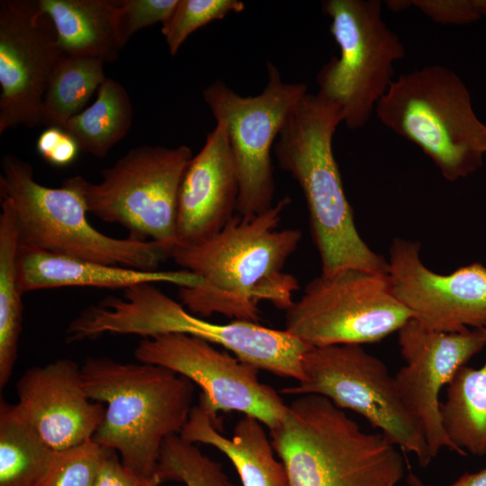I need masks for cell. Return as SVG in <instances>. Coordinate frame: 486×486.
I'll use <instances>...</instances> for the list:
<instances>
[{
    "instance_id": "ffe728a7",
    "label": "cell",
    "mask_w": 486,
    "mask_h": 486,
    "mask_svg": "<svg viewBox=\"0 0 486 486\" xmlns=\"http://www.w3.org/2000/svg\"><path fill=\"white\" fill-rule=\"evenodd\" d=\"M220 428L217 417L198 402L192 408L179 436L194 444L212 446L226 455L243 486H292L285 467L275 458L272 441L258 419L244 415L230 437Z\"/></svg>"
},
{
    "instance_id": "8992f818",
    "label": "cell",
    "mask_w": 486,
    "mask_h": 486,
    "mask_svg": "<svg viewBox=\"0 0 486 486\" xmlns=\"http://www.w3.org/2000/svg\"><path fill=\"white\" fill-rule=\"evenodd\" d=\"M375 112L385 127L418 146L450 182L482 165L486 124L476 115L465 84L447 68L428 66L399 76Z\"/></svg>"
},
{
    "instance_id": "ac0fdd59",
    "label": "cell",
    "mask_w": 486,
    "mask_h": 486,
    "mask_svg": "<svg viewBox=\"0 0 486 486\" xmlns=\"http://www.w3.org/2000/svg\"><path fill=\"white\" fill-rule=\"evenodd\" d=\"M238 197V175L226 128L218 121L182 178L176 247L198 245L216 236L237 213Z\"/></svg>"
},
{
    "instance_id": "83f0119b",
    "label": "cell",
    "mask_w": 486,
    "mask_h": 486,
    "mask_svg": "<svg viewBox=\"0 0 486 486\" xmlns=\"http://www.w3.org/2000/svg\"><path fill=\"white\" fill-rule=\"evenodd\" d=\"M244 9L245 4L238 0H178L161 27L169 53L176 55L188 36L201 27Z\"/></svg>"
},
{
    "instance_id": "4dcf8cb0",
    "label": "cell",
    "mask_w": 486,
    "mask_h": 486,
    "mask_svg": "<svg viewBox=\"0 0 486 486\" xmlns=\"http://www.w3.org/2000/svg\"><path fill=\"white\" fill-rule=\"evenodd\" d=\"M410 4L440 24L464 25L485 17L483 0H410Z\"/></svg>"
},
{
    "instance_id": "7a4b0ae2",
    "label": "cell",
    "mask_w": 486,
    "mask_h": 486,
    "mask_svg": "<svg viewBox=\"0 0 486 486\" xmlns=\"http://www.w3.org/2000/svg\"><path fill=\"white\" fill-rule=\"evenodd\" d=\"M343 118L339 104L320 93H307L281 130L274 154L302 191L321 274L347 268L387 274V260L356 229L334 157L332 140Z\"/></svg>"
},
{
    "instance_id": "836d02e7",
    "label": "cell",
    "mask_w": 486,
    "mask_h": 486,
    "mask_svg": "<svg viewBox=\"0 0 486 486\" xmlns=\"http://www.w3.org/2000/svg\"><path fill=\"white\" fill-rule=\"evenodd\" d=\"M407 482L410 486H427L423 482L409 471ZM450 486H486V466L476 472H466Z\"/></svg>"
},
{
    "instance_id": "f546056e",
    "label": "cell",
    "mask_w": 486,
    "mask_h": 486,
    "mask_svg": "<svg viewBox=\"0 0 486 486\" xmlns=\"http://www.w3.org/2000/svg\"><path fill=\"white\" fill-rule=\"evenodd\" d=\"M178 0H119L116 29L122 48L141 29L163 23Z\"/></svg>"
},
{
    "instance_id": "3957f363",
    "label": "cell",
    "mask_w": 486,
    "mask_h": 486,
    "mask_svg": "<svg viewBox=\"0 0 486 486\" xmlns=\"http://www.w3.org/2000/svg\"><path fill=\"white\" fill-rule=\"evenodd\" d=\"M81 374L89 399L107 404L92 441L119 453L138 476H153L164 441L180 434L194 407L193 382L161 366L108 357H88Z\"/></svg>"
},
{
    "instance_id": "9a60e30c",
    "label": "cell",
    "mask_w": 486,
    "mask_h": 486,
    "mask_svg": "<svg viewBox=\"0 0 486 486\" xmlns=\"http://www.w3.org/2000/svg\"><path fill=\"white\" fill-rule=\"evenodd\" d=\"M398 334L405 365L394 380L405 407L421 430L433 458L442 448L460 454L444 428L439 395L455 373L486 346L485 329L445 332L410 319Z\"/></svg>"
},
{
    "instance_id": "2e32d148",
    "label": "cell",
    "mask_w": 486,
    "mask_h": 486,
    "mask_svg": "<svg viewBox=\"0 0 486 486\" xmlns=\"http://www.w3.org/2000/svg\"><path fill=\"white\" fill-rule=\"evenodd\" d=\"M387 277L396 299L427 327L445 332L486 328V266L472 263L450 274L429 269L420 243L395 238Z\"/></svg>"
},
{
    "instance_id": "5bb4252c",
    "label": "cell",
    "mask_w": 486,
    "mask_h": 486,
    "mask_svg": "<svg viewBox=\"0 0 486 486\" xmlns=\"http://www.w3.org/2000/svg\"><path fill=\"white\" fill-rule=\"evenodd\" d=\"M62 55L38 1H0V134L44 125V96Z\"/></svg>"
},
{
    "instance_id": "e575fe53",
    "label": "cell",
    "mask_w": 486,
    "mask_h": 486,
    "mask_svg": "<svg viewBox=\"0 0 486 486\" xmlns=\"http://www.w3.org/2000/svg\"><path fill=\"white\" fill-rule=\"evenodd\" d=\"M385 3L392 12L404 11L411 6L410 0H389Z\"/></svg>"
},
{
    "instance_id": "30bf717a",
    "label": "cell",
    "mask_w": 486,
    "mask_h": 486,
    "mask_svg": "<svg viewBox=\"0 0 486 486\" xmlns=\"http://www.w3.org/2000/svg\"><path fill=\"white\" fill-rule=\"evenodd\" d=\"M302 365L303 379L283 388V394L324 396L337 407L360 414L392 444L414 454L421 466L430 464L427 441L405 407L394 376L362 345L310 346Z\"/></svg>"
},
{
    "instance_id": "4fadbf2b",
    "label": "cell",
    "mask_w": 486,
    "mask_h": 486,
    "mask_svg": "<svg viewBox=\"0 0 486 486\" xmlns=\"http://www.w3.org/2000/svg\"><path fill=\"white\" fill-rule=\"evenodd\" d=\"M134 356L196 383L202 389L199 403L214 417L219 411L241 412L270 431L286 411L280 395L260 382L257 367L203 339L180 333L146 338L139 342Z\"/></svg>"
},
{
    "instance_id": "e0dca14e",
    "label": "cell",
    "mask_w": 486,
    "mask_h": 486,
    "mask_svg": "<svg viewBox=\"0 0 486 486\" xmlns=\"http://www.w3.org/2000/svg\"><path fill=\"white\" fill-rule=\"evenodd\" d=\"M20 416L53 450L92 440L105 409L84 388L81 366L68 358L27 369L16 382Z\"/></svg>"
},
{
    "instance_id": "9c48e42d",
    "label": "cell",
    "mask_w": 486,
    "mask_h": 486,
    "mask_svg": "<svg viewBox=\"0 0 486 486\" xmlns=\"http://www.w3.org/2000/svg\"><path fill=\"white\" fill-rule=\"evenodd\" d=\"M379 0H327L329 31L340 56L320 70L318 93L337 102L350 130L364 127L393 82L394 63L405 56L399 36L384 22Z\"/></svg>"
},
{
    "instance_id": "4316f807",
    "label": "cell",
    "mask_w": 486,
    "mask_h": 486,
    "mask_svg": "<svg viewBox=\"0 0 486 486\" xmlns=\"http://www.w3.org/2000/svg\"><path fill=\"white\" fill-rule=\"evenodd\" d=\"M162 482H183L185 486H234L222 464L203 454L195 444L179 435L164 441L156 469Z\"/></svg>"
},
{
    "instance_id": "cb8c5ba5",
    "label": "cell",
    "mask_w": 486,
    "mask_h": 486,
    "mask_svg": "<svg viewBox=\"0 0 486 486\" xmlns=\"http://www.w3.org/2000/svg\"><path fill=\"white\" fill-rule=\"evenodd\" d=\"M133 107L127 90L106 77L95 101L68 119L61 128L76 141L80 151L102 158L129 132Z\"/></svg>"
},
{
    "instance_id": "484cf974",
    "label": "cell",
    "mask_w": 486,
    "mask_h": 486,
    "mask_svg": "<svg viewBox=\"0 0 486 486\" xmlns=\"http://www.w3.org/2000/svg\"><path fill=\"white\" fill-rule=\"evenodd\" d=\"M104 62L62 55L51 77L42 106L43 123L62 128L84 110L95 90L107 77Z\"/></svg>"
},
{
    "instance_id": "7c38bea8",
    "label": "cell",
    "mask_w": 486,
    "mask_h": 486,
    "mask_svg": "<svg viewBox=\"0 0 486 486\" xmlns=\"http://www.w3.org/2000/svg\"><path fill=\"white\" fill-rule=\"evenodd\" d=\"M268 80L255 96H242L217 80L202 91L216 122L225 125L238 180L237 213L251 216L273 204L271 150L288 117L308 93L303 83L284 82L278 68L266 64Z\"/></svg>"
},
{
    "instance_id": "1f68e13d",
    "label": "cell",
    "mask_w": 486,
    "mask_h": 486,
    "mask_svg": "<svg viewBox=\"0 0 486 486\" xmlns=\"http://www.w3.org/2000/svg\"><path fill=\"white\" fill-rule=\"evenodd\" d=\"M162 482L157 473L138 476L124 466L114 450L104 448L94 486H159Z\"/></svg>"
},
{
    "instance_id": "ba28073f",
    "label": "cell",
    "mask_w": 486,
    "mask_h": 486,
    "mask_svg": "<svg viewBox=\"0 0 486 486\" xmlns=\"http://www.w3.org/2000/svg\"><path fill=\"white\" fill-rule=\"evenodd\" d=\"M193 157L185 145H143L103 169L97 184L80 176L67 180L81 194L88 212L122 225L131 238L162 245L170 256L177 245L179 188Z\"/></svg>"
},
{
    "instance_id": "7402d4cb",
    "label": "cell",
    "mask_w": 486,
    "mask_h": 486,
    "mask_svg": "<svg viewBox=\"0 0 486 486\" xmlns=\"http://www.w3.org/2000/svg\"><path fill=\"white\" fill-rule=\"evenodd\" d=\"M20 239L9 200L1 197L0 212V388L12 376L18 356L23 295L18 273Z\"/></svg>"
},
{
    "instance_id": "6da1fadb",
    "label": "cell",
    "mask_w": 486,
    "mask_h": 486,
    "mask_svg": "<svg viewBox=\"0 0 486 486\" xmlns=\"http://www.w3.org/2000/svg\"><path fill=\"white\" fill-rule=\"evenodd\" d=\"M291 202L285 196L261 213H236L213 238L172 251L178 266L202 279L178 291L187 310L202 318L221 314L257 322L261 302L284 310L292 305L299 284L284 268L302 234L298 229H278Z\"/></svg>"
},
{
    "instance_id": "5b68a950",
    "label": "cell",
    "mask_w": 486,
    "mask_h": 486,
    "mask_svg": "<svg viewBox=\"0 0 486 486\" xmlns=\"http://www.w3.org/2000/svg\"><path fill=\"white\" fill-rule=\"evenodd\" d=\"M270 436L292 486H396L405 474L397 446L324 396L295 398Z\"/></svg>"
},
{
    "instance_id": "277c9868",
    "label": "cell",
    "mask_w": 486,
    "mask_h": 486,
    "mask_svg": "<svg viewBox=\"0 0 486 486\" xmlns=\"http://www.w3.org/2000/svg\"><path fill=\"white\" fill-rule=\"evenodd\" d=\"M104 333L152 338L180 333L219 345L259 370L303 379L302 356L310 347L286 329L266 328L246 320L220 324L205 320L168 297L155 284L123 289L122 297L108 296L84 309L68 325V343L96 338Z\"/></svg>"
},
{
    "instance_id": "d6a6232c",
    "label": "cell",
    "mask_w": 486,
    "mask_h": 486,
    "mask_svg": "<svg viewBox=\"0 0 486 486\" xmlns=\"http://www.w3.org/2000/svg\"><path fill=\"white\" fill-rule=\"evenodd\" d=\"M36 147L39 154L56 166L73 163L80 151L74 138L59 127H47L38 138Z\"/></svg>"
},
{
    "instance_id": "52a82bcc",
    "label": "cell",
    "mask_w": 486,
    "mask_h": 486,
    "mask_svg": "<svg viewBox=\"0 0 486 486\" xmlns=\"http://www.w3.org/2000/svg\"><path fill=\"white\" fill-rule=\"evenodd\" d=\"M0 195L13 206L22 248L142 271H157L170 257L155 241L98 231L86 218L83 196L67 179L58 188L44 186L32 166L13 154L2 158Z\"/></svg>"
},
{
    "instance_id": "f1b7e54d",
    "label": "cell",
    "mask_w": 486,
    "mask_h": 486,
    "mask_svg": "<svg viewBox=\"0 0 486 486\" xmlns=\"http://www.w3.org/2000/svg\"><path fill=\"white\" fill-rule=\"evenodd\" d=\"M104 447L92 440L57 451L40 486H94Z\"/></svg>"
},
{
    "instance_id": "44dd1931",
    "label": "cell",
    "mask_w": 486,
    "mask_h": 486,
    "mask_svg": "<svg viewBox=\"0 0 486 486\" xmlns=\"http://www.w3.org/2000/svg\"><path fill=\"white\" fill-rule=\"evenodd\" d=\"M67 57L113 62L122 50L116 29L119 0H38Z\"/></svg>"
},
{
    "instance_id": "d4e9b609",
    "label": "cell",
    "mask_w": 486,
    "mask_h": 486,
    "mask_svg": "<svg viewBox=\"0 0 486 486\" xmlns=\"http://www.w3.org/2000/svg\"><path fill=\"white\" fill-rule=\"evenodd\" d=\"M20 416L15 404L0 402V486H40L55 455Z\"/></svg>"
},
{
    "instance_id": "d6986e66",
    "label": "cell",
    "mask_w": 486,
    "mask_h": 486,
    "mask_svg": "<svg viewBox=\"0 0 486 486\" xmlns=\"http://www.w3.org/2000/svg\"><path fill=\"white\" fill-rule=\"evenodd\" d=\"M18 273L23 294L36 290L66 286L125 289L143 283H169L182 288L194 287L202 282L198 275L184 269L142 271L21 246Z\"/></svg>"
},
{
    "instance_id": "603a6c76",
    "label": "cell",
    "mask_w": 486,
    "mask_h": 486,
    "mask_svg": "<svg viewBox=\"0 0 486 486\" xmlns=\"http://www.w3.org/2000/svg\"><path fill=\"white\" fill-rule=\"evenodd\" d=\"M440 409L444 428L460 455L486 454V361L480 368L465 364L455 373Z\"/></svg>"
},
{
    "instance_id": "8fae6325",
    "label": "cell",
    "mask_w": 486,
    "mask_h": 486,
    "mask_svg": "<svg viewBox=\"0 0 486 486\" xmlns=\"http://www.w3.org/2000/svg\"><path fill=\"white\" fill-rule=\"evenodd\" d=\"M412 319L387 274L356 268L311 279L285 310V329L310 346L378 342Z\"/></svg>"
}]
</instances>
